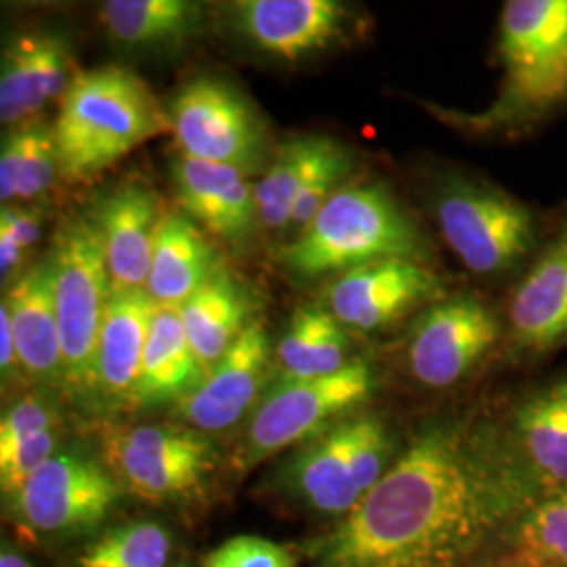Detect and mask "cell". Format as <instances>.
<instances>
[{"label": "cell", "instance_id": "obj_1", "mask_svg": "<svg viewBox=\"0 0 567 567\" xmlns=\"http://www.w3.org/2000/svg\"><path fill=\"white\" fill-rule=\"evenodd\" d=\"M534 501L492 408L433 414L360 505L305 553L311 567H477Z\"/></svg>", "mask_w": 567, "mask_h": 567}, {"label": "cell", "instance_id": "obj_2", "mask_svg": "<svg viewBox=\"0 0 567 567\" xmlns=\"http://www.w3.org/2000/svg\"><path fill=\"white\" fill-rule=\"evenodd\" d=\"M386 259L429 265L433 248L423 227L381 182L341 187L280 252V264L292 276L309 280Z\"/></svg>", "mask_w": 567, "mask_h": 567}, {"label": "cell", "instance_id": "obj_3", "mask_svg": "<svg viewBox=\"0 0 567 567\" xmlns=\"http://www.w3.org/2000/svg\"><path fill=\"white\" fill-rule=\"evenodd\" d=\"M171 131L152 89L124 65L79 72L55 121L61 175L82 182Z\"/></svg>", "mask_w": 567, "mask_h": 567}, {"label": "cell", "instance_id": "obj_4", "mask_svg": "<svg viewBox=\"0 0 567 567\" xmlns=\"http://www.w3.org/2000/svg\"><path fill=\"white\" fill-rule=\"evenodd\" d=\"M498 58V97L482 114L461 116L468 128L515 135L566 107L567 0H508Z\"/></svg>", "mask_w": 567, "mask_h": 567}, {"label": "cell", "instance_id": "obj_5", "mask_svg": "<svg viewBox=\"0 0 567 567\" xmlns=\"http://www.w3.org/2000/svg\"><path fill=\"white\" fill-rule=\"evenodd\" d=\"M404 442L381 412L365 408L299 446L278 484L305 507L339 522L385 477Z\"/></svg>", "mask_w": 567, "mask_h": 567}, {"label": "cell", "instance_id": "obj_6", "mask_svg": "<svg viewBox=\"0 0 567 567\" xmlns=\"http://www.w3.org/2000/svg\"><path fill=\"white\" fill-rule=\"evenodd\" d=\"M433 215L447 248L468 271L503 278L526 267L540 243L536 213L496 183L447 175L433 196Z\"/></svg>", "mask_w": 567, "mask_h": 567}, {"label": "cell", "instance_id": "obj_7", "mask_svg": "<svg viewBox=\"0 0 567 567\" xmlns=\"http://www.w3.org/2000/svg\"><path fill=\"white\" fill-rule=\"evenodd\" d=\"M47 259L60 322L63 389L74 398L95 400L97 344L114 286L91 219L86 215L65 217L55 229Z\"/></svg>", "mask_w": 567, "mask_h": 567}, {"label": "cell", "instance_id": "obj_8", "mask_svg": "<svg viewBox=\"0 0 567 567\" xmlns=\"http://www.w3.org/2000/svg\"><path fill=\"white\" fill-rule=\"evenodd\" d=\"M377 386L379 374L362 358L320 379H282L255 408L236 450L234 466L248 471L288 447L303 446L326 429L365 410Z\"/></svg>", "mask_w": 567, "mask_h": 567}, {"label": "cell", "instance_id": "obj_9", "mask_svg": "<svg viewBox=\"0 0 567 567\" xmlns=\"http://www.w3.org/2000/svg\"><path fill=\"white\" fill-rule=\"evenodd\" d=\"M507 344V324L475 295L444 297L423 309L405 341L410 379L426 391L463 385Z\"/></svg>", "mask_w": 567, "mask_h": 567}, {"label": "cell", "instance_id": "obj_10", "mask_svg": "<svg viewBox=\"0 0 567 567\" xmlns=\"http://www.w3.org/2000/svg\"><path fill=\"white\" fill-rule=\"evenodd\" d=\"M103 452L122 486L152 505L198 498L219 463L206 433L192 426L142 425L107 433Z\"/></svg>", "mask_w": 567, "mask_h": 567}, {"label": "cell", "instance_id": "obj_11", "mask_svg": "<svg viewBox=\"0 0 567 567\" xmlns=\"http://www.w3.org/2000/svg\"><path fill=\"white\" fill-rule=\"evenodd\" d=\"M166 114L183 156L231 166L244 175L264 164V122L229 82L213 76L187 82Z\"/></svg>", "mask_w": 567, "mask_h": 567}, {"label": "cell", "instance_id": "obj_12", "mask_svg": "<svg viewBox=\"0 0 567 567\" xmlns=\"http://www.w3.org/2000/svg\"><path fill=\"white\" fill-rule=\"evenodd\" d=\"M118 477L82 452H58L11 498L23 526L70 536L102 526L121 501Z\"/></svg>", "mask_w": 567, "mask_h": 567}, {"label": "cell", "instance_id": "obj_13", "mask_svg": "<svg viewBox=\"0 0 567 567\" xmlns=\"http://www.w3.org/2000/svg\"><path fill=\"white\" fill-rule=\"evenodd\" d=\"M503 446L538 498L567 484V372L526 386L492 408Z\"/></svg>", "mask_w": 567, "mask_h": 567}, {"label": "cell", "instance_id": "obj_14", "mask_svg": "<svg viewBox=\"0 0 567 567\" xmlns=\"http://www.w3.org/2000/svg\"><path fill=\"white\" fill-rule=\"evenodd\" d=\"M444 297L429 265L405 259L362 265L341 274L328 290L334 318L358 332H379Z\"/></svg>", "mask_w": 567, "mask_h": 567}, {"label": "cell", "instance_id": "obj_15", "mask_svg": "<svg viewBox=\"0 0 567 567\" xmlns=\"http://www.w3.org/2000/svg\"><path fill=\"white\" fill-rule=\"evenodd\" d=\"M234 30L269 58L301 61L347 39L351 9L339 0H240L229 4Z\"/></svg>", "mask_w": 567, "mask_h": 567}, {"label": "cell", "instance_id": "obj_16", "mask_svg": "<svg viewBox=\"0 0 567 567\" xmlns=\"http://www.w3.org/2000/svg\"><path fill=\"white\" fill-rule=\"evenodd\" d=\"M271 343L264 320H255L206 374L200 385L177 404L183 421L200 433H221L255 412L269 374Z\"/></svg>", "mask_w": 567, "mask_h": 567}, {"label": "cell", "instance_id": "obj_17", "mask_svg": "<svg viewBox=\"0 0 567 567\" xmlns=\"http://www.w3.org/2000/svg\"><path fill=\"white\" fill-rule=\"evenodd\" d=\"M507 344L515 355L538 358L567 344V221L527 267L508 299Z\"/></svg>", "mask_w": 567, "mask_h": 567}, {"label": "cell", "instance_id": "obj_18", "mask_svg": "<svg viewBox=\"0 0 567 567\" xmlns=\"http://www.w3.org/2000/svg\"><path fill=\"white\" fill-rule=\"evenodd\" d=\"M72 65V39L61 30H30L7 42L0 61L2 126L34 121L61 100L79 74Z\"/></svg>", "mask_w": 567, "mask_h": 567}, {"label": "cell", "instance_id": "obj_19", "mask_svg": "<svg viewBox=\"0 0 567 567\" xmlns=\"http://www.w3.org/2000/svg\"><path fill=\"white\" fill-rule=\"evenodd\" d=\"M86 217L100 234L114 290L145 288L164 217L158 194L145 183H121L102 194Z\"/></svg>", "mask_w": 567, "mask_h": 567}, {"label": "cell", "instance_id": "obj_20", "mask_svg": "<svg viewBox=\"0 0 567 567\" xmlns=\"http://www.w3.org/2000/svg\"><path fill=\"white\" fill-rule=\"evenodd\" d=\"M158 311L140 290H112L105 307L95 370V400L107 408H133L143 351Z\"/></svg>", "mask_w": 567, "mask_h": 567}, {"label": "cell", "instance_id": "obj_21", "mask_svg": "<svg viewBox=\"0 0 567 567\" xmlns=\"http://www.w3.org/2000/svg\"><path fill=\"white\" fill-rule=\"evenodd\" d=\"M173 183L185 215L227 243H244L257 219L255 185L224 164L179 156L173 161Z\"/></svg>", "mask_w": 567, "mask_h": 567}, {"label": "cell", "instance_id": "obj_22", "mask_svg": "<svg viewBox=\"0 0 567 567\" xmlns=\"http://www.w3.org/2000/svg\"><path fill=\"white\" fill-rule=\"evenodd\" d=\"M2 303L9 309L23 377L41 389L63 386V349L49 259L18 278Z\"/></svg>", "mask_w": 567, "mask_h": 567}, {"label": "cell", "instance_id": "obj_23", "mask_svg": "<svg viewBox=\"0 0 567 567\" xmlns=\"http://www.w3.org/2000/svg\"><path fill=\"white\" fill-rule=\"evenodd\" d=\"M224 264L203 231L183 213H164L145 290L158 307L179 309Z\"/></svg>", "mask_w": 567, "mask_h": 567}, {"label": "cell", "instance_id": "obj_24", "mask_svg": "<svg viewBox=\"0 0 567 567\" xmlns=\"http://www.w3.org/2000/svg\"><path fill=\"white\" fill-rule=\"evenodd\" d=\"M100 21L126 51L177 53L203 34L204 11L192 0H107Z\"/></svg>", "mask_w": 567, "mask_h": 567}, {"label": "cell", "instance_id": "obj_25", "mask_svg": "<svg viewBox=\"0 0 567 567\" xmlns=\"http://www.w3.org/2000/svg\"><path fill=\"white\" fill-rule=\"evenodd\" d=\"M206 379L179 309L158 307L143 351L133 408L179 404Z\"/></svg>", "mask_w": 567, "mask_h": 567}, {"label": "cell", "instance_id": "obj_26", "mask_svg": "<svg viewBox=\"0 0 567 567\" xmlns=\"http://www.w3.org/2000/svg\"><path fill=\"white\" fill-rule=\"evenodd\" d=\"M252 311V295L225 265L179 307L185 332L206 374L257 320Z\"/></svg>", "mask_w": 567, "mask_h": 567}, {"label": "cell", "instance_id": "obj_27", "mask_svg": "<svg viewBox=\"0 0 567 567\" xmlns=\"http://www.w3.org/2000/svg\"><path fill=\"white\" fill-rule=\"evenodd\" d=\"M477 567H567V484L527 505Z\"/></svg>", "mask_w": 567, "mask_h": 567}, {"label": "cell", "instance_id": "obj_28", "mask_svg": "<svg viewBox=\"0 0 567 567\" xmlns=\"http://www.w3.org/2000/svg\"><path fill=\"white\" fill-rule=\"evenodd\" d=\"M286 381L320 379L351 364V337L344 326L320 305L299 307L276 349Z\"/></svg>", "mask_w": 567, "mask_h": 567}, {"label": "cell", "instance_id": "obj_29", "mask_svg": "<svg viewBox=\"0 0 567 567\" xmlns=\"http://www.w3.org/2000/svg\"><path fill=\"white\" fill-rule=\"evenodd\" d=\"M61 173L55 124L34 118L23 122L2 137L0 150V200L42 198Z\"/></svg>", "mask_w": 567, "mask_h": 567}, {"label": "cell", "instance_id": "obj_30", "mask_svg": "<svg viewBox=\"0 0 567 567\" xmlns=\"http://www.w3.org/2000/svg\"><path fill=\"white\" fill-rule=\"evenodd\" d=\"M322 135H297L280 143L274 161L255 185L257 219L269 231H280L292 221V208L307 173L318 156Z\"/></svg>", "mask_w": 567, "mask_h": 567}, {"label": "cell", "instance_id": "obj_31", "mask_svg": "<svg viewBox=\"0 0 567 567\" xmlns=\"http://www.w3.org/2000/svg\"><path fill=\"white\" fill-rule=\"evenodd\" d=\"M171 536L161 524L131 522L112 527L82 550L79 567H166Z\"/></svg>", "mask_w": 567, "mask_h": 567}, {"label": "cell", "instance_id": "obj_32", "mask_svg": "<svg viewBox=\"0 0 567 567\" xmlns=\"http://www.w3.org/2000/svg\"><path fill=\"white\" fill-rule=\"evenodd\" d=\"M353 171V156L343 143L330 137H322L318 156L311 164L303 187L297 196L292 208L290 225L301 234L307 225L316 219V215L341 187Z\"/></svg>", "mask_w": 567, "mask_h": 567}, {"label": "cell", "instance_id": "obj_33", "mask_svg": "<svg viewBox=\"0 0 567 567\" xmlns=\"http://www.w3.org/2000/svg\"><path fill=\"white\" fill-rule=\"evenodd\" d=\"M58 437L60 429H49L11 444H0V487L4 496L13 498L21 486L58 454Z\"/></svg>", "mask_w": 567, "mask_h": 567}, {"label": "cell", "instance_id": "obj_34", "mask_svg": "<svg viewBox=\"0 0 567 567\" xmlns=\"http://www.w3.org/2000/svg\"><path fill=\"white\" fill-rule=\"evenodd\" d=\"M42 213L39 208L2 206L0 213V276L2 282L16 276L28 250L39 243Z\"/></svg>", "mask_w": 567, "mask_h": 567}, {"label": "cell", "instance_id": "obj_35", "mask_svg": "<svg viewBox=\"0 0 567 567\" xmlns=\"http://www.w3.org/2000/svg\"><path fill=\"white\" fill-rule=\"evenodd\" d=\"M203 567H299L288 548L261 536H234L213 548Z\"/></svg>", "mask_w": 567, "mask_h": 567}, {"label": "cell", "instance_id": "obj_36", "mask_svg": "<svg viewBox=\"0 0 567 567\" xmlns=\"http://www.w3.org/2000/svg\"><path fill=\"white\" fill-rule=\"evenodd\" d=\"M0 372H2L4 385L23 374L20 355H18V344L13 339V328L9 320V309L4 303L0 305Z\"/></svg>", "mask_w": 567, "mask_h": 567}, {"label": "cell", "instance_id": "obj_37", "mask_svg": "<svg viewBox=\"0 0 567 567\" xmlns=\"http://www.w3.org/2000/svg\"><path fill=\"white\" fill-rule=\"evenodd\" d=\"M0 567H34L32 566V561L20 553L18 548L11 547V545H2V550H0Z\"/></svg>", "mask_w": 567, "mask_h": 567}, {"label": "cell", "instance_id": "obj_38", "mask_svg": "<svg viewBox=\"0 0 567 567\" xmlns=\"http://www.w3.org/2000/svg\"><path fill=\"white\" fill-rule=\"evenodd\" d=\"M183 567V566H182Z\"/></svg>", "mask_w": 567, "mask_h": 567}]
</instances>
